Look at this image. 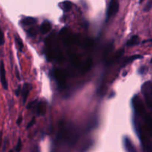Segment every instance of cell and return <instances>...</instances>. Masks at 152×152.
<instances>
[{
	"label": "cell",
	"instance_id": "obj_6",
	"mask_svg": "<svg viewBox=\"0 0 152 152\" xmlns=\"http://www.w3.org/2000/svg\"><path fill=\"white\" fill-rule=\"evenodd\" d=\"M51 28V23H50L49 21L45 20L42 22V24L41 28H40V31H41V33L42 34H47L48 33L50 32Z\"/></svg>",
	"mask_w": 152,
	"mask_h": 152
},
{
	"label": "cell",
	"instance_id": "obj_2",
	"mask_svg": "<svg viewBox=\"0 0 152 152\" xmlns=\"http://www.w3.org/2000/svg\"><path fill=\"white\" fill-rule=\"evenodd\" d=\"M141 88L145 104L148 109L152 111V83L151 81L145 82Z\"/></svg>",
	"mask_w": 152,
	"mask_h": 152
},
{
	"label": "cell",
	"instance_id": "obj_23",
	"mask_svg": "<svg viewBox=\"0 0 152 152\" xmlns=\"http://www.w3.org/2000/svg\"><path fill=\"white\" fill-rule=\"evenodd\" d=\"M151 62H152V58H151Z\"/></svg>",
	"mask_w": 152,
	"mask_h": 152
},
{
	"label": "cell",
	"instance_id": "obj_19",
	"mask_svg": "<svg viewBox=\"0 0 152 152\" xmlns=\"http://www.w3.org/2000/svg\"><path fill=\"white\" fill-rule=\"evenodd\" d=\"M19 94H20V86H19V88H18L17 90H16V95L18 96H19Z\"/></svg>",
	"mask_w": 152,
	"mask_h": 152
},
{
	"label": "cell",
	"instance_id": "obj_14",
	"mask_svg": "<svg viewBox=\"0 0 152 152\" xmlns=\"http://www.w3.org/2000/svg\"><path fill=\"white\" fill-rule=\"evenodd\" d=\"M64 7H65V9L66 11H68V10H71V7H72V3L71 2V1H65L64 2Z\"/></svg>",
	"mask_w": 152,
	"mask_h": 152
},
{
	"label": "cell",
	"instance_id": "obj_18",
	"mask_svg": "<svg viewBox=\"0 0 152 152\" xmlns=\"http://www.w3.org/2000/svg\"><path fill=\"white\" fill-rule=\"evenodd\" d=\"M22 117L20 116V117H19V119L17 120V121H16V124H17L18 126H19V125H20V123H21V122H22Z\"/></svg>",
	"mask_w": 152,
	"mask_h": 152
},
{
	"label": "cell",
	"instance_id": "obj_22",
	"mask_svg": "<svg viewBox=\"0 0 152 152\" xmlns=\"http://www.w3.org/2000/svg\"><path fill=\"white\" fill-rule=\"evenodd\" d=\"M8 152H13V151H12V150H10V151H9Z\"/></svg>",
	"mask_w": 152,
	"mask_h": 152
},
{
	"label": "cell",
	"instance_id": "obj_13",
	"mask_svg": "<svg viewBox=\"0 0 152 152\" xmlns=\"http://www.w3.org/2000/svg\"><path fill=\"white\" fill-rule=\"evenodd\" d=\"M151 7H152V0H150V1H148V2L146 3V4H145V7H144L143 10L145 12L149 11V10L151 9Z\"/></svg>",
	"mask_w": 152,
	"mask_h": 152
},
{
	"label": "cell",
	"instance_id": "obj_17",
	"mask_svg": "<svg viewBox=\"0 0 152 152\" xmlns=\"http://www.w3.org/2000/svg\"><path fill=\"white\" fill-rule=\"evenodd\" d=\"M34 123H35V118H33L32 120H31V121L29 123H28V126H27V129H29V128H31V126H33V125L34 124Z\"/></svg>",
	"mask_w": 152,
	"mask_h": 152
},
{
	"label": "cell",
	"instance_id": "obj_5",
	"mask_svg": "<svg viewBox=\"0 0 152 152\" xmlns=\"http://www.w3.org/2000/svg\"><path fill=\"white\" fill-rule=\"evenodd\" d=\"M124 146L126 148V151L127 152H137V149L135 148L134 145L133 144V142H132L130 139L129 137H125L124 140Z\"/></svg>",
	"mask_w": 152,
	"mask_h": 152
},
{
	"label": "cell",
	"instance_id": "obj_11",
	"mask_svg": "<svg viewBox=\"0 0 152 152\" xmlns=\"http://www.w3.org/2000/svg\"><path fill=\"white\" fill-rule=\"evenodd\" d=\"M140 58H142V56H141V55H134V56H130V57L127 58V59L125 60L124 63L123 64V66H124V65H126V64H129L130 63V62H133V61L136 60V59H140Z\"/></svg>",
	"mask_w": 152,
	"mask_h": 152
},
{
	"label": "cell",
	"instance_id": "obj_15",
	"mask_svg": "<svg viewBox=\"0 0 152 152\" xmlns=\"http://www.w3.org/2000/svg\"><path fill=\"white\" fill-rule=\"evenodd\" d=\"M21 149H22V141H21V139L19 138V139L18 140L17 144H16V152H20Z\"/></svg>",
	"mask_w": 152,
	"mask_h": 152
},
{
	"label": "cell",
	"instance_id": "obj_4",
	"mask_svg": "<svg viewBox=\"0 0 152 152\" xmlns=\"http://www.w3.org/2000/svg\"><path fill=\"white\" fill-rule=\"evenodd\" d=\"M0 80H1V83L2 87L4 88V90L7 91L8 89V85H7V80H6L5 75V70H4V63L3 61H1V68H0Z\"/></svg>",
	"mask_w": 152,
	"mask_h": 152
},
{
	"label": "cell",
	"instance_id": "obj_1",
	"mask_svg": "<svg viewBox=\"0 0 152 152\" xmlns=\"http://www.w3.org/2000/svg\"><path fill=\"white\" fill-rule=\"evenodd\" d=\"M134 127L135 132L139 137L142 145V151L152 152V142L151 141V137L148 134L146 128L142 126V123L139 120V118L135 116L134 117Z\"/></svg>",
	"mask_w": 152,
	"mask_h": 152
},
{
	"label": "cell",
	"instance_id": "obj_21",
	"mask_svg": "<svg viewBox=\"0 0 152 152\" xmlns=\"http://www.w3.org/2000/svg\"><path fill=\"white\" fill-rule=\"evenodd\" d=\"M143 43H146V42H151L152 43V39H148V40H145V41L142 42Z\"/></svg>",
	"mask_w": 152,
	"mask_h": 152
},
{
	"label": "cell",
	"instance_id": "obj_3",
	"mask_svg": "<svg viewBox=\"0 0 152 152\" xmlns=\"http://www.w3.org/2000/svg\"><path fill=\"white\" fill-rule=\"evenodd\" d=\"M119 7H120V4L118 1L115 0L110 1L106 10V22L109 20L110 18L117 14L119 10Z\"/></svg>",
	"mask_w": 152,
	"mask_h": 152
},
{
	"label": "cell",
	"instance_id": "obj_9",
	"mask_svg": "<svg viewBox=\"0 0 152 152\" xmlns=\"http://www.w3.org/2000/svg\"><path fill=\"white\" fill-rule=\"evenodd\" d=\"M140 42V38L138 36L134 35L130 39L128 40L127 43H126V46L128 47H132V46H135L139 44Z\"/></svg>",
	"mask_w": 152,
	"mask_h": 152
},
{
	"label": "cell",
	"instance_id": "obj_20",
	"mask_svg": "<svg viewBox=\"0 0 152 152\" xmlns=\"http://www.w3.org/2000/svg\"><path fill=\"white\" fill-rule=\"evenodd\" d=\"M16 77H17V79H18V80H20V77H19V72H18L17 69H16Z\"/></svg>",
	"mask_w": 152,
	"mask_h": 152
},
{
	"label": "cell",
	"instance_id": "obj_16",
	"mask_svg": "<svg viewBox=\"0 0 152 152\" xmlns=\"http://www.w3.org/2000/svg\"><path fill=\"white\" fill-rule=\"evenodd\" d=\"M4 43V33L2 31H1V40H0V44L2 46Z\"/></svg>",
	"mask_w": 152,
	"mask_h": 152
},
{
	"label": "cell",
	"instance_id": "obj_12",
	"mask_svg": "<svg viewBox=\"0 0 152 152\" xmlns=\"http://www.w3.org/2000/svg\"><path fill=\"white\" fill-rule=\"evenodd\" d=\"M15 42H16V45H17L18 49H19V51L22 52V50H23V48H24V45H23V42H22V39H21L19 37L16 36V37H15Z\"/></svg>",
	"mask_w": 152,
	"mask_h": 152
},
{
	"label": "cell",
	"instance_id": "obj_10",
	"mask_svg": "<svg viewBox=\"0 0 152 152\" xmlns=\"http://www.w3.org/2000/svg\"><path fill=\"white\" fill-rule=\"evenodd\" d=\"M20 22L24 25H31L37 22V19L34 17H26L21 20Z\"/></svg>",
	"mask_w": 152,
	"mask_h": 152
},
{
	"label": "cell",
	"instance_id": "obj_7",
	"mask_svg": "<svg viewBox=\"0 0 152 152\" xmlns=\"http://www.w3.org/2000/svg\"><path fill=\"white\" fill-rule=\"evenodd\" d=\"M32 88V86H31L28 83H25L24 85L23 90H22V99H23V103H25L27 100V98H28V94H29L30 91H31V89Z\"/></svg>",
	"mask_w": 152,
	"mask_h": 152
},
{
	"label": "cell",
	"instance_id": "obj_8",
	"mask_svg": "<svg viewBox=\"0 0 152 152\" xmlns=\"http://www.w3.org/2000/svg\"><path fill=\"white\" fill-rule=\"evenodd\" d=\"M46 111V103L43 102H39L37 105V114L39 116L45 115Z\"/></svg>",
	"mask_w": 152,
	"mask_h": 152
}]
</instances>
